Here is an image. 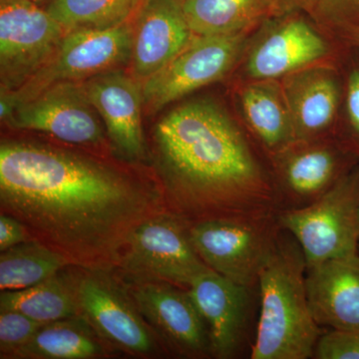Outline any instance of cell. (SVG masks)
I'll return each instance as SVG.
<instances>
[{"label":"cell","mask_w":359,"mask_h":359,"mask_svg":"<svg viewBox=\"0 0 359 359\" xmlns=\"http://www.w3.org/2000/svg\"><path fill=\"white\" fill-rule=\"evenodd\" d=\"M32 238L20 219L2 212L0 216V252H4Z\"/></svg>","instance_id":"30"},{"label":"cell","mask_w":359,"mask_h":359,"mask_svg":"<svg viewBox=\"0 0 359 359\" xmlns=\"http://www.w3.org/2000/svg\"><path fill=\"white\" fill-rule=\"evenodd\" d=\"M103 340L82 316L46 323L11 359H93L105 356Z\"/></svg>","instance_id":"22"},{"label":"cell","mask_w":359,"mask_h":359,"mask_svg":"<svg viewBox=\"0 0 359 359\" xmlns=\"http://www.w3.org/2000/svg\"><path fill=\"white\" fill-rule=\"evenodd\" d=\"M2 122L13 129L42 132L82 145L102 141L105 128L83 82L73 81L52 85L14 107Z\"/></svg>","instance_id":"13"},{"label":"cell","mask_w":359,"mask_h":359,"mask_svg":"<svg viewBox=\"0 0 359 359\" xmlns=\"http://www.w3.org/2000/svg\"><path fill=\"white\" fill-rule=\"evenodd\" d=\"M224 84L233 114L269 159L297 140L280 80L231 79Z\"/></svg>","instance_id":"18"},{"label":"cell","mask_w":359,"mask_h":359,"mask_svg":"<svg viewBox=\"0 0 359 359\" xmlns=\"http://www.w3.org/2000/svg\"><path fill=\"white\" fill-rule=\"evenodd\" d=\"M72 276L80 316L103 341L123 353H156L154 335L130 294L107 269L79 268Z\"/></svg>","instance_id":"10"},{"label":"cell","mask_w":359,"mask_h":359,"mask_svg":"<svg viewBox=\"0 0 359 359\" xmlns=\"http://www.w3.org/2000/svg\"><path fill=\"white\" fill-rule=\"evenodd\" d=\"M32 1H33V2H37V1H39V0H32Z\"/></svg>","instance_id":"34"},{"label":"cell","mask_w":359,"mask_h":359,"mask_svg":"<svg viewBox=\"0 0 359 359\" xmlns=\"http://www.w3.org/2000/svg\"><path fill=\"white\" fill-rule=\"evenodd\" d=\"M339 39L347 45L359 47V28H354V29L342 33Z\"/></svg>","instance_id":"31"},{"label":"cell","mask_w":359,"mask_h":359,"mask_svg":"<svg viewBox=\"0 0 359 359\" xmlns=\"http://www.w3.org/2000/svg\"><path fill=\"white\" fill-rule=\"evenodd\" d=\"M269 162L280 211L313 204L359 164L335 137L295 140Z\"/></svg>","instance_id":"12"},{"label":"cell","mask_w":359,"mask_h":359,"mask_svg":"<svg viewBox=\"0 0 359 359\" xmlns=\"http://www.w3.org/2000/svg\"><path fill=\"white\" fill-rule=\"evenodd\" d=\"M0 311H18L41 325L80 316L72 276L59 273L27 289L4 290Z\"/></svg>","instance_id":"23"},{"label":"cell","mask_w":359,"mask_h":359,"mask_svg":"<svg viewBox=\"0 0 359 359\" xmlns=\"http://www.w3.org/2000/svg\"><path fill=\"white\" fill-rule=\"evenodd\" d=\"M313 358L359 359V330L323 332L316 344Z\"/></svg>","instance_id":"29"},{"label":"cell","mask_w":359,"mask_h":359,"mask_svg":"<svg viewBox=\"0 0 359 359\" xmlns=\"http://www.w3.org/2000/svg\"><path fill=\"white\" fill-rule=\"evenodd\" d=\"M178 103L154 130L170 211L189 224L278 216L271 162L238 122L226 94Z\"/></svg>","instance_id":"2"},{"label":"cell","mask_w":359,"mask_h":359,"mask_svg":"<svg viewBox=\"0 0 359 359\" xmlns=\"http://www.w3.org/2000/svg\"><path fill=\"white\" fill-rule=\"evenodd\" d=\"M0 205L73 266L107 271L134 229L163 211L159 194L120 170L25 141L0 146Z\"/></svg>","instance_id":"1"},{"label":"cell","mask_w":359,"mask_h":359,"mask_svg":"<svg viewBox=\"0 0 359 359\" xmlns=\"http://www.w3.org/2000/svg\"><path fill=\"white\" fill-rule=\"evenodd\" d=\"M66 32V28L36 2L1 0V92L14 91L34 76L50 60Z\"/></svg>","instance_id":"11"},{"label":"cell","mask_w":359,"mask_h":359,"mask_svg":"<svg viewBox=\"0 0 359 359\" xmlns=\"http://www.w3.org/2000/svg\"><path fill=\"white\" fill-rule=\"evenodd\" d=\"M280 4L287 11L289 9H304L308 0H280Z\"/></svg>","instance_id":"32"},{"label":"cell","mask_w":359,"mask_h":359,"mask_svg":"<svg viewBox=\"0 0 359 359\" xmlns=\"http://www.w3.org/2000/svg\"><path fill=\"white\" fill-rule=\"evenodd\" d=\"M347 46L304 9H289L264 20L250 33L229 80H282L311 66L339 62Z\"/></svg>","instance_id":"4"},{"label":"cell","mask_w":359,"mask_h":359,"mask_svg":"<svg viewBox=\"0 0 359 359\" xmlns=\"http://www.w3.org/2000/svg\"><path fill=\"white\" fill-rule=\"evenodd\" d=\"M83 84L116 151L128 160L143 157V84L121 67L104 71Z\"/></svg>","instance_id":"16"},{"label":"cell","mask_w":359,"mask_h":359,"mask_svg":"<svg viewBox=\"0 0 359 359\" xmlns=\"http://www.w3.org/2000/svg\"><path fill=\"white\" fill-rule=\"evenodd\" d=\"M117 266L135 282H165L186 290L210 269L194 247L190 224L172 211L156 212L138 224Z\"/></svg>","instance_id":"6"},{"label":"cell","mask_w":359,"mask_h":359,"mask_svg":"<svg viewBox=\"0 0 359 359\" xmlns=\"http://www.w3.org/2000/svg\"><path fill=\"white\" fill-rule=\"evenodd\" d=\"M177 1H179L180 4H183V2L185 1V0H177Z\"/></svg>","instance_id":"33"},{"label":"cell","mask_w":359,"mask_h":359,"mask_svg":"<svg viewBox=\"0 0 359 359\" xmlns=\"http://www.w3.org/2000/svg\"><path fill=\"white\" fill-rule=\"evenodd\" d=\"M132 40L133 22L108 29L68 30L50 60L34 76L14 91L1 92V121L14 107L52 85L83 82L104 71L128 65Z\"/></svg>","instance_id":"5"},{"label":"cell","mask_w":359,"mask_h":359,"mask_svg":"<svg viewBox=\"0 0 359 359\" xmlns=\"http://www.w3.org/2000/svg\"><path fill=\"white\" fill-rule=\"evenodd\" d=\"M72 266L69 259L36 238L0 255V290H18L39 285Z\"/></svg>","instance_id":"24"},{"label":"cell","mask_w":359,"mask_h":359,"mask_svg":"<svg viewBox=\"0 0 359 359\" xmlns=\"http://www.w3.org/2000/svg\"><path fill=\"white\" fill-rule=\"evenodd\" d=\"M301 245L282 230L259 278V316L252 359L313 358L321 327L309 308Z\"/></svg>","instance_id":"3"},{"label":"cell","mask_w":359,"mask_h":359,"mask_svg":"<svg viewBox=\"0 0 359 359\" xmlns=\"http://www.w3.org/2000/svg\"><path fill=\"white\" fill-rule=\"evenodd\" d=\"M187 22L195 35H231L256 29L287 11L280 0H185Z\"/></svg>","instance_id":"21"},{"label":"cell","mask_w":359,"mask_h":359,"mask_svg":"<svg viewBox=\"0 0 359 359\" xmlns=\"http://www.w3.org/2000/svg\"><path fill=\"white\" fill-rule=\"evenodd\" d=\"M344 94L335 138L359 160V47L348 45L339 57Z\"/></svg>","instance_id":"26"},{"label":"cell","mask_w":359,"mask_h":359,"mask_svg":"<svg viewBox=\"0 0 359 359\" xmlns=\"http://www.w3.org/2000/svg\"><path fill=\"white\" fill-rule=\"evenodd\" d=\"M304 11L339 39L342 33L359 28V0H308Z\"/></svg>","instance_id":"27"},{"label":"cell","mask_w":359,"mask_h":359,"mask_svg":"<svg viewBox=\"0 0 359 359\" xmlns=\"http://www.w3.org/2000/svg\"><path fill=\"white\" fill-rule=\"evenodd\" d=\"M194 36L182 4L177 0H147L133 20L131 74L143 84Z\"/></svg>","instance_id":"19"},{"label":"cell","mask_w":359,"mask_h":359,"mask_svg":"<svg viewBox=\"0 0 359 359\" xmlns=\"http://www.w3.org/2000/svg\"><path fill=\"white\" fill-rule=\"evenodd\" d=\"M297 140L335 136L344 94L337 63L311 66L283 78Z\"/></svg>","instance_id":"17"},{"label":"cell","mask_w":359,"mask_h":359,"mask_svg":"<svg viewBox=\"0 0 359 359\" xmlns=\"http://www.w3.org/2000/svg\"><path fill=\"white\" fill-rule=\"evenodd\" d=\"M147 0H50L46 11L66 30L108 29L133 22Z\"/></svg>","instance_id":"25"},{"label":"cell","mask_w":359,"mask_h":359,"mask_svg":"<svg viewBox=\"0 0 359 359\" xmlns=\"http://www.w3.org/2000/svg\"><path fill=\"white\" fill-rule=\"evenodd\" d=\"M42 325L18 311H0V358H13Z\"/></svg>","instance_id":"28"},{"label":"cell","mask_w":359,"mask_h":359,"mask_svg":"<svg viewBox=\"0 0 359 359\" xmlns=\"http://www.w3.org/2000/svg\"><path fill=\"white\" fill-rule=\"evenodd\" d=\"M187 290L208 328L212 358H238L248 347L250 351V328L256 289L209 269Z\"/></svg>","instance_id":"14"},{"label":"cell","mask_w":359,"mask_h":359,"mask_svg":"<svg viewBox=\"0 0 359 359\" xmlns=\"http://www.w3.org/2000/svg\"><path fill=\"white\" fill-rule=\"evenodd\" d=\"M278 222L301 245L306 268L359 252V164L313 204L280 211Z\"/></svg>","instance_id":"7"},{"label":"cell","mask_w":359,"mask_h":359,"mask_svg":"<svg viewBox=\"0 0 359 359\" xmlns=\"http://www.w3.org/2000/svg\"><path fill=\"white\" fill-rule=\"evenodd\" d=\"M252 32L195 35L162 70L144 82V108L156 113L200 90L226 83L240 63Z\"/></svg>","instance_id":"8"},{"label":"cell","mask_w":359,"mask_h":359,"mask_svg":"<svg viewBox=\"0 0 359 359\" xmlns=\"http://www.w3.org/2000/svg\"><path fill=\"white\" fill-rule=\"evenodd\" d=\"M309 308L328 330H359V252L306 268Z\"/></svg>","instance_id":"20"},{"label":"cell","mask_w":359,"mask_h":359,"mask_svg":"<svg viewBox=\"0 0 359 359\" xmlns=\"http://www.w3.org/2000/svg\"><path fill=\"white\" fill-rule=\"evenodd\" d=\"M130 294L152 332L180 358L212 356L209 332L188 290L165 282L137 283Z\"/></svg>","instance_id":"15"},{"label":"cell","mask_w":359,"mask_h":359,"mask_svg":"<svg viewBox=\"0 0 359 359\" xmlns=\"http://www.w3.org/2000/svg\"><path fill=\"white\" fill-rule=\"evenodd\" d=\"M282 230L278 216L190 224L194 247L208 268L252 289Z\"/></svg>","instance_id":"9"}]
</instances>
